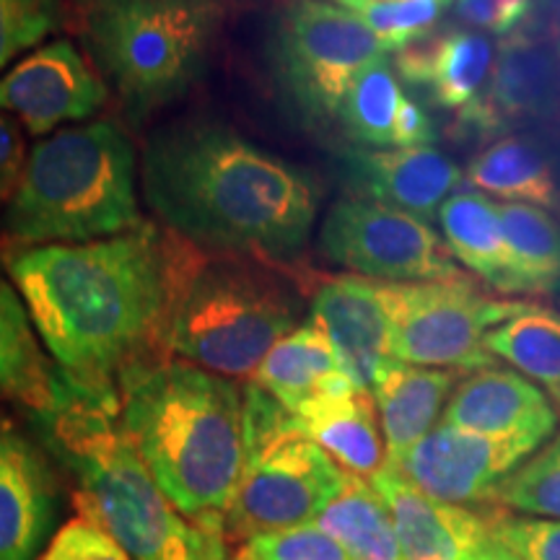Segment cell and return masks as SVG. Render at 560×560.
Instances as JSON below:
<instances>
[{
    "label": "cell",
    "mask_w": 560,
    "mask_h": 560,
    "mask_svg": "<svg viewBox=\"0 0 560 560\" xmlns=\"http://www.w3.org/2000/svg\"><path fill=\"white\" fill-rule=\"evenodd\" d=\"M151 223L86 244L5 252L34 330L81 395L120 397L138 369L170 359L166 327L187 262Z\"/></svg>",
    "instance_id": "cell-1"
},
{
    "label": "cell",
    "mask_w": 560,
    "mask_h": 560,
    "mask_svg": "<svg viewBox=\"0 0 560 560\" xmlns=\"http://www.w3.org/2000/svg\"><path fill=\"white\" fill-rule=\"evenodd\" d=\"M140 185L153 213L185 240L270 260L304 249L322 202L312 172L200 117L153 132Z\"/></svg>",
    "instance_id": "cell-2"
},
{
    "label": "cell",
    "mask_w": 560,
    "mask_h": 560,
    "mask_svg": "<svg viewBox=\"0 0 560 560\" xmlns=\"http://www.w3.org/2000/svg\"><path fill=\"white\" fill-rule=\"evenodd\" d=\"M37 423L79 478L73 503L132 560H229L221 516L190 520L166 499L120 420V397L81 395L66 380L60 400Z\"/></svg>",
    "instance_id": "cell-3"
},
{
    "label": "cell",
    "mask_w": 560,
    "mask_h": 560,
    "mask_svg": "<svg viewBox=\"0 0 560 560\" xmlns=\"http://www.w3.org/2000/svg\"><path fill=\"white\" fill-rule=\"evenodd\" d=\"M120 420L182 514L226 516L247 462L240 384L179 359L156 361L120 384Z\"/></svg>",
    "instance_id": "cell-4"
},
{
    "label": "cell",
    "mask_w": 560,
    "mask_h": 560,
    "mask_svg": "<svg viewBox=\"0 0 560 560\" xmlns=\"http://www.w3.org/2000/svg\"><path fill=\"white\" fill-rule=\"evenodd\" d=\"M140 223L136 145L112 120L39 138L0 215L3 240L16 247L109 240Z\"/></svg>",
    "instance_id": "cell-5"
},
{
    "label": "cell",
    "mask_w": 560,
    "mask_h": 560,
    "mask_svg": "<svg viewBox=\"0 0 560 560\" xmlns=\"http://www.w3.org/2000/svg\"><path fill=\"white\" fill-rule=\"evenodd\" d=\"M301 296L285 278L240 255L187 257L174 296L166 355L242 380L301 325Z\"/></svg>",
    "instance_id": "cell-6"
},
{
    "label": "cell",
    "mask_w": 560,
    "mask_h": 560,
    "mask_svg": "<svg viewBox=\"0 0 560 560\" xmlns=\"http://www.w3.org/2000/svg\"><path fill=\"white\" fill-rule=\"evenodd\" d=\"M83 37L132 120L170 107L206 73L219 3L79 0Z\"/></svg>",
    "instance_id": "cell-7"
},
{
    "label": "cell",
    "mask_w": 560,
    "mask_h": 560,
    "mask_svg": "<svg viewBox=\"0 0 560 560\" xmlns=\"http://www.w3.org/2000/svg\"><path fill=\"white\" fill-rule=\"evenodd\" d=\"M247 462L234 501L223 516L231 542L317 522L348 472L325 450L296 429L293 412L276 397L244 387Z\"/></svg>",
    "instance_id": "cell-8"
},
{
    "label": "cell",
    "mask_w": 560,
    "mask_h": 560,
    "mask_svg": "<svg viewBox=\"0 0 560 560\" xmlns=\"http://www.w3.org/2000/svg\"><path fill=\"white\" fill-rule=\"evenodd\" d=\"M389 55L359 13L330 0H289L276 11L268 62L285 107L310 128L338 120L350 83Z\"/></svg>",
    "instance_id": "cell-9"
},
{
    "label": "cell",
    "mask_w": 560,
    "mask_h": 560,
    "mask_svg": "<svg viewBox=\"0 0 560 560\" xmlns=\"http://www.w3.org/2000/svg\"><path fill=\"white\" fill-rule=\"evenodd\" d=\"M389 312L392 359L412 366L478 371L499 366L482 338L493 325L532 312L529 299H499L482 293L472 278L433 283H384Z\"/></svg>",
    "instance_id": "cell-10"
},
{
    "label": "cell",
    "mask_w": 560,
    "mask_h": 560,
    "mask_svg": "<svg viewBox=\"0 0 560 560\" xmlns=\"http://www.w3.org/2000/svg\"><path fill=\"white\" fill-rule=\"evenodd\" d=\"M319 252L355 276L382 283H433L470 278L429 223L382 202L348 198L327 210Z\"/></svg>",
    "instance_id": "cell-11"
},
{
    "label": "cell",
    "mask_w": 560,
    "mask_h": 560,
    "mask_svg": "<svg viewBox=\"0 0 560 560\" xmlns=\"http://www.w3.org/2000/svg\"><path fill=\"white\" fill-rule=\"evenodd\" d=\"M537 446L540 444L529 439L482 436L441 423L392 467L439 501L454 506H493L501 482Z\"/></svg>",
    "instance_id": "cell-12"
},
{
    "label": "cell",
    "mask_w": 560,
    "mask_h": 560,
    "mask_svg": "<svg viewBox=\"0 0 560 560\" xmlns=\"http://www.w3.org/2000/svg\"><path fill=\"white\" fill-rule=\"evenodd\" d=\"M107 81L70 39H55L0 75V112L34 138L83 122L107 104Z\"/></svg>",
    "instance_id": "cell-13"
},
{
    "label": "cell",
    "mask_w": 560,
    "mask_h": 560,
    "mask_svg": "<svg viewBox=\"0 0 560 560\" xmlns=\"http://www.w3.org/2000/svg\"><path fill=\"white\" fill-rule=\"evenodd\" d=\"M371 486L387 503L402 560H472L493 537L501 506H454L412 486L400 470L384 465Z\"/></svg>",
    "instance_id": "cell-14"
},
{
    "label": "cell",
    "mask_w": 560,
    "mask_h": 560,
    "mask_svg": "<svg viewBox=\"0 0 560 560\" xmlns=\"http://www.w3.org/2000/svg\"><path fill=\"white\" fill-rule=\"evenodd\" d=\"M312 322L327 335L340 369L355 387L371 392L392 361L384 283L363 276H335L312 299Z\"/></svg>",
    "instance_id": "cell-15"
},
{
    "label": "cell",
    "mask_w": 560,
    "mask_h": 560,
    "mask_svg": "<svg viewBox=\"0 0 560 560\" xmlns=\"http://www.w3.org/2000/svg\"><path fill=\"white\" fill-rule=\"evenodd\" d=\"M58 486L24 433L0 425V560H37L52 540Z\"/></svg>",
    "instance_id": "cell-16"
},
{
    "label": "cell",
    "mask_w": 560,
    "mask_h": 560,
    "mask_svg": "<svg viewBox=\"0 0 560 560\" xmlns=\"http://www.w3.org/2000/svg\"><path fill=\"white\" fill-rule=\"evenodd\" d=\"M441 423L495 439L542 444L556 433V405L527 376L509 369H478L454 387Z\"/></svg>",
    "instance_id": "cell-17"
},
{
    "label": "cell",
    "mask_w": 560,
    "mask_h": 560,
    "mask_svg": "<svg viewBox=\"0 0 560 560\" xmlns=\"http://www.w3.org/2000/svg\"><path fill=\"white\" fill-rule=\"evenodd\" d=\"M348 185L363 200L382 202L429 221L446 198L459 187L462 172L450 156L420 145V149H350L342 153Z\"/></svg>",
    "instance_id": "cell-18"
},
{
    "label": "cell",
    "mask_w": 560,
    "mask_h": 560,
    "mask_svg": "<svg viewBox=\"0 0 560 560\" xmlns=\"http://www.w3.org/2000/svg\"><path fill=\"white\" fill-rule=\"evenodd\" d=\"M296 429L325 450L348 475L374 478L387 465L380 410L371 392L342 380L293 412Z\"/></svg>",
    "instance_id": "cell-19"
},
{
    "label": "cell",
    "mask_w": 560,
    "mask_h": 560,
    "mask_svg": "<svg viewBox=\"0 0 560 560\" xmlns=\"http://www.w3.org/2000/svg\"><path fill=\"white\" fill-rule=\"evenodd\" d=\"M558 55L529 34L503 37L486 94L470 107L475 128L493 132L511 120L542 117L556 107Z\"/></svg>",
    "instance_id": "cell-20"
},
{
    "label": "cell",
    "mask_w": 560,
    "mask_h": 560,
    "mask_svg": "<svg viewBox=\"0 0 560 560\" xmlns=\"http://www.w3.org/2000/svg\"><path fill=\"white\" fill-rule=\"evenodd\" d=\"M495 66V47L486 34L452 30L429 34L397 52L402 79L423 83L433 100L446 109H467L480 100L490 70Z\"/></svg>",
    "instance_id": "cell-21"
},
{
    "label": "cell",
    "mask_w": 560,
    "mask_h": 560,
    "mask_svg": "<svg viewBox=\"0 0 560 560\" xmlns=\"http://www.w3.org/2000/svg\"><path fill=\"white\" fill-rule=\"evenodd\" d=\"M457 371L450 369L412 366L395 359L382 369L371 395L380 410L389 465L429 436L452 389L457 387Z\"/></svg>",
    "instance_id": "cell-22"
},
{
    "label": "cell",
    "mask_w": 560,
    "mask_h": 560,
    "mask_svg": "<svg viewBox=\"0 0 560 560\" xmlns=\"http://www.w3.org/2000/svg\"><path fill=\"white\" fill-rule=\"evenodd\" d=\"M39 335L16 285L0 270V395L34 416L55 408L66 376L42 353Z\"/></svg>",
    "instance_id": "cell-23"
},
{
    "label": "cell",
    "mask_w": 560,
    "mask_h": 560,
    "mask_svg": "<svg viewBox=\"0 0 560 560\" xmlns=\"http://www.w3.org/2000/svg\"><path fill=\"white\" fill-rule=\"evenodd\" d=\"M439 223L452 257L499 293H516L511 252L503 236L499 206L475 190H459L439 210Z\"/></svg>",
    "instance_id": "cell-24"
},
{
    "label": "cell",
    "mask_w": 560,
    "mask_h": 560,
    "mask_svg": "<svg viewBox=\"0 0 560 560\" xmlns=\"http://www.w3.org/2000/svg\"><path fill=\"white\" fill-rule=\"evenodd\" d=\"M342 380L346 371L340 369L330 340L310 319L272 346L249 382L276 397L285 410L296 412Z\"/></svg>",
    "instance_id": "cell-25"
},
{
    "label": "cell",
    "mask_w": 560,
    "mask_h": 560,
    "mask_svg": "<svg viewBox=\"0 0 560 560\" xmlns=\"http://www.w3.org/2000/svg\"><path fill=\"white\" fill-rule=\"evenodd\" d=\"M314 524L325 529L350 560H402L387 503L371 482L355 475H348L346 486Z\"/></svg>",
    "instance_id": "cell-26"
},
{
    "label": "cell",
    "mask_w": 560,
    "mask_h": 560,
    "mask_svg": "<svg viewBox=\"0 0 560 560\" xmlns=\"http://www.w3.org/2000/svg\"><path fill=\"white\" fill-rule=\"evenodd\" d=\"M467 182L503 200H527L560 210V187L552 166L524 138H501L480 151L467 170Z\"/></svg>",
    "instance_id": "cell-27"
},
{
    "label": "cell",
    "mask_w": 560,
    "mask_h": 560,
    "mask_svg": "<svg viewBox=\"0 0 560 560\" xmlns=\"http://www.w3.org/2000/svg\"><path fill=\"white\" fill-rule=\"evenodd\" d=\"M408 96L389 66V55L355 75L338 109V122L355 149H397V125Z\"/></svg>",
    "instance_id": "cell-28"
},
{
    "label": "cell",
    "mask_w": 560,
    "mask_h": 560,
    "mask_svg": "<svg viewBox=\"0 0 560 560\" xmlns=\"http://www.w3.org/2000/svg\"><path fill=\"white\" fill-rule=\"evenodd\" d=\"M503 236L514 262L516 293H550L560 285V223L527 202H501Z\"/></svg>",
    "instance_id": "cell-29"
},
{
    "label": "cell",
    "mask_w": 560,
    "mask_h": 560,
    "mask_svg": "<svg viewBox=\"0 0 560 560\" xmlns=\"http://www.w3.org/2000/svg\"><path fill=\"white\" fill-rule=\"evenodd\" d=\"M482 346L490 355L509 361L545 387L560 408V317L545 306H535L490 330Z\"/></svg>",
    "instance_id": "cell-30"
},
{
    "label": "cell",
    "mask_w": 560,
    "mask_h": 560,
    "mask_svg": "<svg viewBox=\"0 0 560 560\" xmlns=\"http://www.w3.org/2000/svg\"><path fill=\"white\" fill-rule=\"evenodd\" d=\"M493 506L560 520V433L501 482Z\"/></svg>",
    "instance_id": "cell-31"
},
{
    "label": "cell",
    "mask_w": 560,
    "mask_h": 560,
    "mask_svg": "<svg viewBox=\"0 0 560 560\" xmlns=\"http://www.w3.org/2000/svg\"><path fill=\"white\" fill-rule=\"evenodd\" d=\"M446 9L450 0H369L359 16L389 52H400L412 42L429 37Z\"/></svg>",
    "instance_id": "cell-32"
},
{
    "label": "cell",
    "mask_w": 560,
    "mask_h": 560,
    "mask_svg": "<svg viewBox=\"0 0 560 560\" xmlns=\"http://www.w3.org/2000/svg\"><path fill=\"white\" fill-rule=\"evenodd\" d=\"M62 24V0H0V73Z\"/></svg>",
    "instance_id": "cell-33"
},
{
    "label": "cell",
    "mask_w": 560,
    "mask_h": 560,
    "mask_svg": "<svg viewBox=\"0 0 560 560\" xmlns=\"http://www.w3.org/2000/svg\"><path fill=\"white\" fill-rule=\"evenodd\" d=\"M247 545L255 560H350L348 552L314 522L268 532Z\"/></svg>",
    "instance_id": "cell-34"
},
{
    "label": "cell",
    "mask_w": 560,
    "mask_h": 560,
    "mask_svg": "<svg viewBox=\"0 0 560 560\" xmlns=\"http://www.w3.org/2000/svg\"><path fill=\"white\" fill-rule=\"evenodd\" d=\"M37 560H132L107 529L86 516H75L55 532Z\"/></svg>",
    "instance_id": "cell-35"
},
{
    "label": "cell",
    "mask_w": 560,
    "mask_h": 560,
    "mask_svg": "<svg viewBox=\"0 0 560 560\" xmlns=\"http://www.w3.org/2000/svg\"><path fill=\"white\" fill-rule=\"evenodd\" d=\"M493 537L520 560H560V522L514 520L503 511L495 520Z\"/></svg>",
    "instance_id": "cell-36"
},
{
    "label": "cell",
    "mask_w": 560,
    "mask_h": 560,
    "mask_svg": "<svg viewBox=\"0 0 560 560\" xmlns=\"http://www.w3.org/2000/svg\"><path fill=\"white\" fill-rule=\"evenodd\" d=\"M535 0H457L454 13L465 24L511 37L532 16Z\"/></svg>",
    "instance_id": "cell-37"
},
{
    "label": "cell",
    "mask_w": 560,
    "mask_h": 560,
    "mask_svg": "<svg viewBox=\"0 0 560 560\" xmlns=\"http://www.w3.org/2000/svg\"><path fill=\"white\" fill-rule=\"evenodd\" d=\"M24 164L26 145L24 132H21V122L16 117L0 112V215H3L5 206H9L11 195L16 192Z\"/></svg>",
    "instance_id": "cell-38"
},
{
    "label": "cell",
    "mask_w": 560,
    "mask_h": 560,
    "mask_svg": "<svg viewBox=\"0 0 560 560\" xmlns=\"http://www.w3.org/2000/svg\"><path fill=\"white\" fill-rule=\"evenodd\" d=\"M472 560H520V558H516L514 552L506 548V545L495 540V537H490V540L482 545L478 552H475Z\"/></svg>",
    "instance_id": "cell-39"
},
{
    "label": "cell",
    "mask_w": 560,
    "mask_h": 560,
    "mask_svg": "<svg viewBox=\"0 0 560 560\" xmlns=\"http://www.w3.org/2000/svg\"><path fill=\"white\" fill-rule=\"evenodd\" d=\"M330 3H335V5H342V9H348V11H353V13H359L363 5L369 3V0H330Z\"/></svg>",
    "instance_id": "cell-40"
},
{
    "label": "cell",
    "mask_w": 560,
    "mask_h": 560,
    "mask_svg": "<svg viewBox=\"0 0 560 560\" xmlns=\"http://www.w3.org/2000/svg\"><path fill=\"white\" fill-rule=\"evenodd\" d=\"M229 560H255V556H252L249 545H247V542H244V545H236L234 556H231Z\"/></svg>",
    "instance_id": "cell-41"
},
{
    "label": "cell",
    "mask_w": 560,
    "mask_h": 560,
    "mask_svg": "<svg viewBox=\"0 0 560 560\" xmlns=\"http://www.w3.org/2000/svg\"><path fill=\"white\" fill-rule=\"evenodd\" d=\"M177 3H219V0H177Z\"/></svg>",
    "instance_id": "cell-42"
},
{
    "label": "cell",
    "mask_w": 560,
    "mask_h": 560,
    "mask_svg": "<svg viewBox=\"0 0 560 560\" xmlns=\"http://www.w3.org/2000/svg\"><path fill=\"white\" fill-rule=\"evenodd\" d=\"M558 96H560V47H558Z\"/></svg>",
    "instance_id": "cell-43"
},
{
    "label": "cell",
    "mask_w": 560,
    "mask_h": 560,
    "mask_svg": "<svg viewBox=\"0 0 560 560\" xmlns=\"http://www.w3.org/2000/svg\"><path fill=\"white\" fill-rule=\"evenodd\" d=\"M558 310H560V293H558Z\"/></svg>",
    "instance_id": "cell-44"
}]
</instances>
